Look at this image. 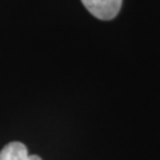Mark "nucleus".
<instances>
[{
  "label": "nucleus",
  "instance_id": "obj_1",
  "mask_svg": "<svg viewBox=\"0 0 160 160\" xmlns=\"http://www.w3.org/2000/svg\"><path fill=\"white\" fill-rule=\"evenodd\" d=\"M82 3L95 18L112 20L119 13L123 0H82Z\"/></svg>",
  "mask_w": 160,
  "mask_h": 160
},
{
  "label": "nucleus",
  "instance_id": "obj_2",
  "mask_svg": "<svg viewBox=\"0 0 160 160\" xmlns=\"http://www.w3.org/2000/svg\"><path fill=\"white\" fill-rule=\"evenodd\" d=\"M0 160H43L38 155H29L26 144L11 142L0 151Z\"/></svg>",
  "mask_w": 160,
  "mask_h": 160
}]
</instances>
